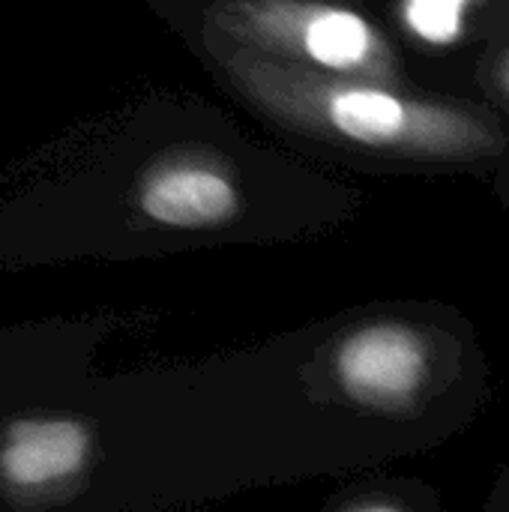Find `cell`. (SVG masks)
<instances>
[{
    "instance_id": "6da1fadb",
    "label": "cell",
    "mask_w": 509,
    "mask_h": 512,
    "mask_svg": "<svg viewBox=\"0 0 509 512\" xmlns=\"http://www.w3.org/2000/svg\"><path fill=\"white\" fill-rule=\"evenodd\" d=\"M297 108H309L336 135L372 147L399 153H471L486 144V126L465 111L408 99L375 84H303L294 99Z\"/></svg>"
},
{
    "instance_id": "52a82bcc",
    "label": "cell",
    "mask_w": 509,
    "mask_h": 512,
    "mask_svg": "<svg viewBox=\"0 0 509 512\" xmlns=\"http://www.w3.org/2000/svg\"><path fill=\"white\" fill-rule=\"evenodd\" d=\"M501 84H504V90H507L509 96V54L507 60H504V66H501Z\"/></svg>"
},
{
    "instance_id": "8992f818",
    "label": "cell",
    "mask_w": 509,
    "mask_h": 512,
    "mask_svg": "<svg viewBox=\"0 0 509 512\" xmlns=\"http://www.w3.org/2000/svg\"><path fill=\"white\" fill-rule=\"evenodd\" d=\"M474 0H402V24L426 45H453L468 30Z\"/></svg>"
},
{
    "instance_id": "7a4b0ae2",
    "label": "cell",
    "mask_w": 509,
    "mask_h": 512,
    "mask_svg": "<svg viewBox=\"0 0 509 512\" xmlns=\"http://www.w3.org/2000/svg\"><path fill=\"white\" fill-rule=\"evenodd\" d=\"M429 375L426 339L405 324H369L336 351V378L345 393L375 408L405 405Z\"/></svg>"
},
{
    "instance_id": "277c9868",
    "label": "cell",
    "mask_w": 509,
    "mask_h": 512,
    "mask_svg": "<svg viewBox=\"0 0 509 512\" xmlns=\"http://www.w3.org/2000/svg\"><path fill=\"white\" fill-rule=\"evenodd\" d=\"M90 456V432L78 420L42 417L9 426L0 447V477L12 489H45L75 477Z\"/></svg>"
},
{
    "instance_id": "5b68a950",
    "label": "cell",
    "mask_w": 509,
    "mask_h": 512,
    "mask_svg": "<svg viewBox=\"0 0 509 512\" xmlns=\"http://www.w3.org/2000/svg\"><path fill=\"white\" fill-rule=\"evenodd\" d=\"M141 210L171 228H213L240 210L237 186L216 168L174 162L150 171L138 189Z\"/></svg>"
},
{
    "instance_id": "3957f363",
    "label": "cell",
    "mask_w": 509,
    "mask_h": 512,
    "mask_svg": "<svg viewBox=\"0 0 509 512\" xmlns=\"http://www.w3.org/2000/svg\"><path fill=\"white\" fill-rule=\"evenodd\" d=\"M249 15L267 36L297 45L330 72H375L384 66L378 30L354 9L267 3L249 9Z\"/></svg>"
}]
</instances>
